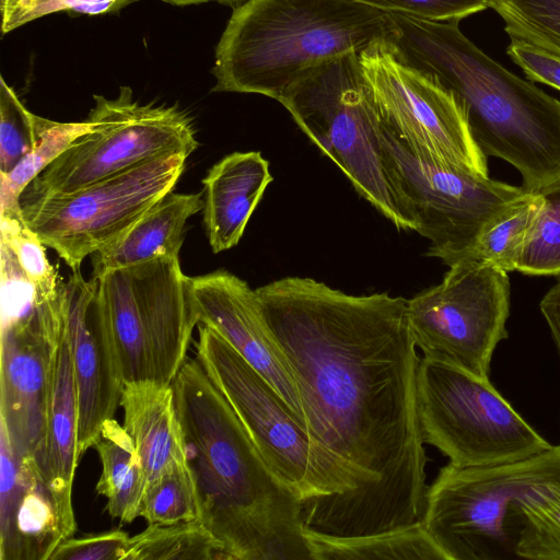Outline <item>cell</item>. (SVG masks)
Returning a JSON list of instances; mask_svg holds the SVG:
<instances>
[{"label": "cell", "mask_w": 560, "mask_h": 560, "mask_svg": "<svg viewBox=\"0 0 560 560\" xmlns=\"http://www.w3.org/2000/svg\"><path fill=\"white\" fill-rule=\"evenodd\" d=\"M255 291L296 384L306 430L351 486L322 536L420 522L428 458L408 300L347 294L304 277Z\"/></svg>", "instance_id": "cell-1"}, {"label": "cell", "mask_w": 560, "mask_h": 560, "mask_svg": "<svg viewBox=\"0 0 560 560\" xmlns=\"http://www.w3.org/2000/svg\"><path fill=\"white\" fill-rule=\"evenodd\" d=\"M199 520L226 560H313L303 503L269 469L197 358L172 383Z\"/></svg>", "instance_id": "cell-2"}, {"label": "cell", "mask_w": 560, "mask_h": 560, "mask_svg": "<svg viewBox=\"0 0 560 560\" xmlns=\"http://www.w3.org/2000/svg\"><path fill=\"white\" fill-rule=\"evenodd\" d=\"M384 39L405 63L448 90L485 155L520 172L522 188L541 192L560 182V101L490 58L459 30L386 12Z\"/></svg>", "instance_id": "cell-3"}, {"label": "cell", "mask_w": 560, "mask_h": 560, "mask_svg": "<svg viewBox=\"0 0 560 560\" xmlns=\"http://www.w3.org/2000/svg\"><path fill=\"white\" fill-rule=\"evenodd\" d=\"M386 12L353 0H246L215 49L214 92L279 103L317 66L384 38Z\"/></svg>", "instance_id": "cell-4"}, {"label": "cell", "mask_w": 560, "mask_h": 560, "mask_svg": "<svg viewBox=\"0 0 560 560\" xmlns=\"http://www.w3.org/2000/svg\"><path fill=\"white\" fill-rule=\"evenodd\" d=\"M196 358L262 459L302 503L305 528L323 534L351 486L272 386L212 327L201 324Z\"/></svg>", "instance_id": "cell-5"}, {"label": "cell", "mask_w": 560, "mask_h": 560, "mask_svg": "<svg viewBox=\"0 0 560 560\" xmlns=\"http://www.w3.org/2000/svg\"><path fill=\"white\" fill-rule=\"evenodd\" d=\"M280 103L364 199L397 229L417 232L418 222L386 164L382 118L358 52L317 66Z\"/></svg>", "instance_id": "cell-6"}, {"label": "cell", "mask_w": 560, "mask_h": 560, "mask_svg": "<svg viewBox=\"0 0 560 560\" xmlns=\"http://www.w3.org/2000/svg\"><path fill=\"white\" fill-rule=\"evenodd\" d=\"M417 390L424 443L436 447L455 466L512 463L551 446L490 378L424 355L419 363Z\"/></svg>", "instance_id": "cell-7"}, {"label": "cell", "mask_w": 560, "mask_h": 560, "mask_svg": "<svg viewBox=\"0 0 560 560\" xmlns=\"http://www.w3.org/2000/svg\"><path fill=\"white\" fill-rule=\"evenodd\" d=\"M557 479L560 445L512 463H448L428 487L421 523L447 560L515 557L506 529L510 504L527 488Z\"/></svg>", "instance_id": "cell-8"}, {"label": "cell", "mask_w": 560, "mask_h": 560, "mask_svg": "<svg viewBox=\"0 0 560 560\" xmlns=\"http://www.w3.org/2000/svg\"><path fill=\"white\" fill-rule=\"evenodd\" d=\"M93 98L86 118L92 130L40 173L21 199L67 195L164 154L189 156L199 147L191 119L177 107L140 104L128 86L115 98Z\"/></svg>", "instance_id": "cell-9"}, {"label": "cell", "mask_w": 560, "mask_h": 560, "mask_svg": "<svg viewBox=\"0 0 560 560\" xmlns=\"http://www.w3.org/2000/svg\"><path fill=\"white\" fill-rule=\"evenodd\" d=\"M381 142L399 195L430 241L427 255L451 266L482 230L528 192L430 159L404 143L382 120Z\"/></svg>", "instance_id": "cell-10"}, {"label": "cell", "mask_w": 560, "mask_h": 560, "mask_svg": "<svg viewBox=\"0 0 560 560\" xmlns=\"http://www.w3.org/2000/svg\"><path fill=\"white\" fill-rule=\"evenodd\" d=\"M187 158L164 154L67 195L22 198L23 218L45 246L80 270L86 256L120 237L172 191Z\"/></svg>", "instance_id": "cell-11"}, {"label": "cell", "mask_w": 560, "mask_h": 560, "mask_svg": "<svg viewBox=\"0 0 560 560\" xmlns=\"http://www.w3.org/2000/svg\"><path fill=\"white\" fill-rule=\"evenodd\" d=\"M443 280L408 300V318L424 355L489 378L498 343L509 337L510 279L491 264L460 259Z\"/></svg>", "instance_id": "cell-12"}, {"label": "cell", "mask_w": 560, "mask_h": 560, "mask_svg": "<svg viewBox=\"0 0 560 560\" xmlns=\"http://www.w3.org/2000/svg\"><path fill=\"white\" fill-rule=\"evenodd\" d=\"M359 59L383 122L404 143L439 162L489 175L487 156L448 90L401 61L384 38L361 50Z\"/></svg>", "instance_id": "cell-13"}, {"label": "cell", "mask_w": 560, "mask_h": 560, "mask_svg": "<svg viewBox=\"0 0 560 560\" xmlns=\"http://www.w3.org/2000/svg\"><path fill=\"white\" fill-rule=\"evenodd\" d=\"M66 315L63 281L52 298L1 322L0 425L20 455L38 457L52 354Z\"/></svg>", "instance_id": "cell-14"}, {"label": "cell", "mask_w": 560, "mask_h": 560, "mask_svg": "<svg viewBox=\"0 0 560 560\" xmlns=\"http://www.w3.org/2000/svg\"><path fill=\"white\" fill-rule=\"evenodd\" d=\"M67 330L78 400V445L82 455L114 419L125 386L119 355L102 317L96 279L80 270L63 282Z\"/></svg>", "instance_id": "cell-15"}, {"label": "cell", "mask_w": 560, "mask_h": 560, "mask_svg": "<svg viewBox=\"0 0 560 560\" xmlns=\"http://www.w3.org/2000/svg\"><path fill=\"white\" fill-rule=\"evenodd\" d=\"M190 282L198 324L218 331L272 386L306 430L296 384L265 322L256 291L226 270L192 277Z\"/></svg>", "instance_id": "cell-16"}, {"label": "cell", "mask_w": 560, "mask_h": 560, "mask_svg": "<svg viewBox=\"0 0 560 560\" xmlns=\"http://www.w3.org/2000/svg\"><path fill=\"white\" fill-rule=\"evenodd\" d=\"M68 538L38 460L20 455L0 425V559L49 560Z\"/></svg>", "instance_id": "cell-17"}, {"label": "cell", "mask_w": 560, "mask_h": 560, "mask_svg": "<svg viewBox=\"0 0 560 560\" xmlns=\"http://www.w3.org/2000/svg\"><path fill=\"white\" fill-rule=\"evenodd\" d=\"M147 335L152 380L172 385L186 362L194 327L198 324L190 277L178 256L122 267Z\"/></svg>", "instance_id": "cell-18"}, {"label": "cell", "mask_w": 560, "mask_h": 560, "mask_svg": "<svg viewBox=\"0 0 560 560\" xmlns=\"http://www.w3.org/2000/svg\"><path fill=\"white\" fill-rule=\"evenodd\" d=\"M80 458L77 389L65 315L52 354L44 436L37 460L54 493L69 538L77 529L72 486Z\"/></svg>", "instance_id": "cell-19"}, {"label": "cell", "mask_w": 560, "mask_h": 560, "mask_svg": "<svg viewBox=\"0 0 560 560\" xmlns=\"http://www.w3.org/2000/svg\"><path fill=\"white\" fill-rule=\"evenodd\" d=\"M272 182L260 152H233L217 162L202 179L203 226L213 253L234 247L266 188Z\"/></svg>", "instance_id": "cell-20"}, {"label": "cell", "mask_w": 560, "mask_h": 560, "mask_svg": "<svg viewBox=\"0 0 560 560\" xmlns=\"http://www.w3.org/2000/svg\"><path fill=\"white\" fill-rule=\"evenodd\" d=\"M120 406L122 427L135 443L147 483L171 466L186 462L172 385L154 380L125 383Z\"/></svg>", "instance_id": "cell-21"}, {"label": "cell", "mask_w": 560, "mask_h": 560, "mask_svg": "<svg viewBox=\"0 0 560 560\" xmlns=\"http://www.w3.org/2000/svg\"><path fill=\"white\" fill-rule=\"evenodd\" d=\"M202 209L201 192L170 191L120 237L91 255L92 277L162 256H178L188 219Z\"/></svg>", "instance_id": "cell-22"}, {"label": "cell", "mask_w": 560, "mask_h": 560, "mask_svg": "<svg viewBox=\"0 0 560 560\" xmlns=\"http://www.w3.org/2000/svg\"><path fill=\"white\" fill-rule=\"evenodd\" d=\"M93 447L102 464L96 492L107 499L108 514L125 523L135 521L139 517L147 480L132 439L122 425L110 419Z\"/></svg>", "instance_id": "cell-23"}, {"label": "cell", "mask_w": 560, "mask_h": 560, "mask_svg": "<svg viewBox=\"0 0 560 560\" xmlns=\"http://www.w3.org/2000/svg\"><path fill=\"white\" fill-rule=\"evenodd\" d=\"M306 532L313 560H447L421 521L355 537H329Z\"/></svg>", "instance_id": "cell-24"}, {"label": "cell", "mask_w": 560, "mask_h": 560, "mask_svg": "<svg viewBox=\"0 0 560 560\" xmlns=\"http://www.w3.org/2000/svg\"><path fill=\"white\" fill-rule=\"evenodd\" d=\"M520 529L514 555L528 560H560V479L532 486L510 504Z\"/></svg>", "instance_id": "cell-25"}, {"label": "cell", "mask_w": 560, "mask_h": 560, "mask_svg": "<svg viewBox=\"0 0 560 560\" xmlns=\"http://www.w3.org/2000/svg\"><path fill=\"white\" fill-rule=\"evenodd\" d=\"M92 128L88 119L59 122L37 116L36 140L32 150L11 172L0 174L1 211L20 210L21 197L32 182Z\"/></svg>", "instance_id": "cell-26"}, {"label": "cell", "mask_w": 560, "mask_h": 560, "mask_svg": "<svg viewBox=\"0 0 560 560\" xmlns=\"http://www.w3.org/2000/svg\"><path fill=\"white\" fill-rule=\"evenodd\" d=\"M124 560H226L199 518L172 524H149L129 538Z\"/></svg>", "instance_id": "cell-27"}, {"label": "cell", "mask_w": 560, "mask_h": 560, "mask_svg": "<svg viewBox=\"0 0 560 560\" xmlns=\"http://www.w3.org/2000/svg\"><path fill=\"white\" fill-rule=\"evenodd\" d=\"M540 205V194L528 192L488 224L460 259L485 261L506 272L516 270Z\"/></svg>", "instance_id": "cell-28"}, {"label": "cell", "mask_w": 560, "mask_h": 560, "mask_svg": "<svg viewBox=\"0 0 560 560\" xmlns=\"http://www.w3.org/2000/svg\"><path fill=\"white\" fill-rule=\"evenodd\" d=\"M200 510L192 474L178 463L147 483L139 516L148 524H172L199 518Z\"/></svg>", "instance_id": "cell-29"}, {"label": "cell", "mask_w": 560, "mask_h": 560, "mask_svg": "<svg viewBox=\"0 0 560 560\" xmlns=\"http://www.w3.org/2000/svg\"><path fill=\"white\" fill-rule=\"evenodd\" d=\"M541 205L516 270L529 276L560 275V182L539 192Z\"/></svg>", "instance_id": "cell-30"}, {"label": "cell", "mask_w": 560, "mask_h": 560, "mask_svg": "<svg viewBox=\"0 0 560 560\" xmlns=\"http://www.w3.org/2000/svg\"><path fill=\"white\" fill-rule=\"evenodd\" d=\"M510 38L560 55V0H489Z\"/></svg>", "instance_id": "cell-31"}, {"label": "cell", "mask_w": 560, "mask_h": 560, "mask_svg": "<svg viewBox=\"0 0 560 560\" xmlns=\"http://www.w3.org/2000/svg\"><path fill=\"white\" fill-rule=\"evenodd\" d=\"M1 242L14 253L20 267L33 283L40 299L54 296L60 285L57 272L50 265L45 245L26 224L22 208L0 211Z\"/></svg>", "instance_id": "cell-32"}, {"label": "cell", "mask_w": 560, "mask_h": 560, "mask_svg": "<svg viewBox=\"0 0 560 560\" xmlns=\"http://www.w3.org/2000/svg\"><path fill=\"white\" fill-rule=\"evenodd\" d=\"M36 115L0 79V174L11 172L32 150L36 140Z\"/></svg>", "instance_id": "cell-33"}, {"label": "cell", "mask_w": 560, "mask_h": 560, "mask_svg": "<svg viewBox=\"0 0 560 560\" xmlns=\"http://www.w3.org/2000/svg\"><path fill=\"white\" fill-rule=\"evenodd\" d=\"M384 12L436 22H459L489 9V0H353Z\"/></svg>", "instance_id": "cell-34"}, {"label": "cell", "mask_w": 560, "mask_h": 560, "mask_svg": "<svg viewBox=\"0 0 560 560\" xmlns=\"http://www.w3.org/2000/svg\"><path fill=\"white\" fill-rule=\"evenodd\" d=\"M130 536L122 529H112L63 540L49 560H124Z\"/></svg>", "instance_id": "cell-35"}, {"label": "cell", "mask_w": 560, "mask_h": 560, "mask_svg": "<svg viewBox=\"0 0 560 560\" xmlns=\"http://www.w3.org/2000/svg\"><path fill=\"white\" fill-rule=\"evenodd\" d=\"M508 56L530 82H539L560 91V55L520 38H510Z\"/></svg>", "instance_id": "cell-36"}, {"label": "cell", "mask_w": 560, "mask_h": 560, "mask_svg": "<svg viewBox=\"0 0 560 560\" xmlns=\"http://www.w3.org/2000/svg\"><path fill=\"white\" fill-rule=\"evenodd\" d=\"M539 307L560 355V280L544 295Z\"/></svg>", "instance_id": "cell-37"}, {"label": "cell", "mask_w": 560, "mask_h": 560, "mask_svg": "<svg viewBox=\"0 0 560 560\" xmlns=\"http://www.w3.org/2000/svg\"><path fill=\"white\" fill-rule=\"evenodd\" d=\"M163 1L171 3V4H175V5H188V4L203 3V2H209V1L235 2V1H243V0H163Z\"/></svg>", "instance_id": "cell-38"}]
</instances>
